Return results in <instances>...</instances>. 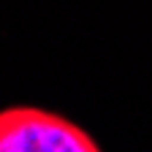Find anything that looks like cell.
Instances as JSON below:
<instances>
[{
    "label": "cell",
    "instance_id": "1",
    "mask_svg": "<svg viewBox=\"0 0 152 152\" xmlns=\"http://www.w3.org/2000/svg\"><path fill=\"white\" fill-rule=\"evenodd\" d=\"M0 152H101L84 128L38 106L0 109Z\"/></svg>",
    "mask_w": 152,
    "mask_h": 152
}]
</instances>
